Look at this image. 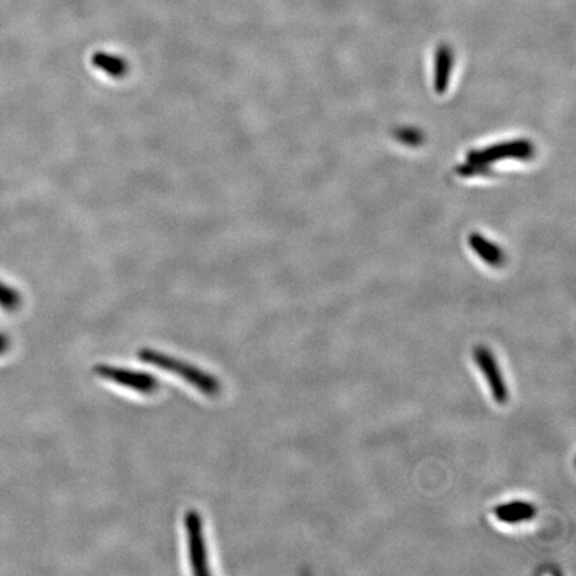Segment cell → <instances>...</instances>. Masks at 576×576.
I'll use <instances>...</instances> for the list:
<instances>
[{"mask_svg": "<svg viewBox=\"0 0 576 576\" xmlns=\"http://www.w3.org/2000/svg\"><path fill=\"white\" fill-rule=\"evenodd\" d=\"M138 358L142 362L147 363V365L161 368V370L167 371V373L178 375L179 377L194 386L198 391L206 394L207 396H217L222 390V386H220V382L217 377L200 370V368L195 367V366L183 362V360L176 359V358L169 357V355L162 354V352L150 348L141 349L138 352Z\"/></svg>", "mask_w": 576, "mask_h": 576, "instance_id": "cell-1", "label": "cell"}, {"mask_svg": "<svg viewBox=\"0 0 576 576\" xmlns=\"http://www.w3.org/2000/svg\"><path fill=\"white\" fill-rule=\"evenodd\" d=\"M184 530L187 536L190 566L195 575L209 574L206 538L202 518L197 510H189L184 516Z\"/></svg>", "mask_w": 576, "mask_h": 576, "instance_id": "cell-2", "label": "cell"}, {"mask_svg": "<svg viewBox=\"0 0 576 576\" xmlns=\"http://www.w3.org/2000/svg\"><path fill=\"white\" fill-rule=\"evenodd\" d=\"M95 375L102 379L110 380L122 387L130 388L141 394H153L159 390V382L153 375L131 368L116 366L99 365L94 367Z\"/></svg>", "mask_w": 576, "mask_h": 576, "instance_id": "cell-3", "label": "cell"}, {"mask_svg": "<svg viewBox=\"0 0 576 576\" xmlns=\"http://www.w3.org/2000/svg\"><path fill=\"white\" fill-rule=\"evenodd\" d=\"M475 363L482 371L488 388H490L492 398L497 404H507L508 390L506 386L505 377L497 366L494 354L485 346H478L474 349Z\"/></svg>", "mask_w": 576, "mask_h": 576, "instance_id": "cell-4", "label": "cell"}, {"mask_svg": "<svg viewBox=\"0 0 576 576\" xmlns=\"http://www.w3.org/2000/svg\"><path fill=\"white\" fill-rule=\"evenodd\" d=\"M494 514L499 522L506 523V525H518V523L535 518L536 508L531 503L516 500V502L497 506Z\"/></svg>", "mask_w": 576, "mask_h": 576, "instance_id": "cell-5", "label": "cell"}, {"mask_svg": "<svg viewBox=\"0 0 576 576\" xmlns=\"http://www.w3.org/2000/svg\"><path fill=\"white\" fill-rule=\"evenodd\" d=\"M92 63L95 67L102 70L106 74L114 78H122L127 72V64L122 58L116 55L105 54V52H98L92 58Z\"/></svg>", "mask_w": 576, "mask_h": 576, "instance_id": "cell-6", "label": "cell"}, {"mask_svg": "<svg viewBox=\"0 0 576 576\" xmlns=\"http://www.w3.org/2000/svg\"><path fill=\"white\" fill-rule=\"evenodd\" d=\"M450 67H451V52L446 47H441L436 55V88L441 89V91L446 85Z\"/></svg>", "mask_w": 576, "mask_h": 576, "instance_id": "cell-7", "label": "cell"}, {"mask_svg": "<svg viewBox=\"0 0 576 576\" xmlns=\"http://www.w3.org/2000/svg\"><path fill=\"white\" fill-rule=\"evenodd\" d=\"M22 296L15 288L0 282V307L5 311H15L21 307Z\"/></svg>", "mask_w": 576, "mask_h": 576, "instance_id": "cell-8", "label": "cell"}, {"mask_svg": "<svg viewBox=\"0 0 576 576\" xmlns=\"http://www.w3.org/2000/svg\"><path fill=\"white\" fill-rule=\"evenodd\" d=\"M472 247H474V250L477 251L486 262L490 263V265H497L502 262L499 250L494 247V246L488 245L482 237H474V239H472Z\"/></svg>", "mask_w": 576, "mask_h": 576, "instance_id": "cell-9", "label": "cell"}, {"mask_svg": "<svg viewBox=\"0 0 576 576\" xmlns=\"http://www.w3.org/2000/svg\"><path fill=\"white\" fill-rule=\"evenodd\" d=\"M10 347V339L5 335L0 334V355L5 354Z\"/></svg>", "mask_w": 576, "mask_h": 576, "instance_id": "cell-10", "label": "cell"}]
</instances>
